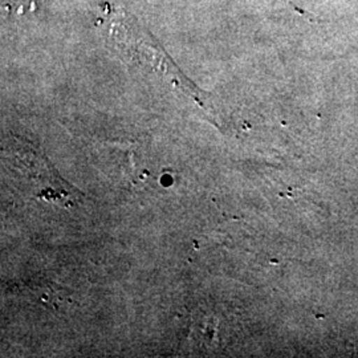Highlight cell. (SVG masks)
I'll use <instances>...</instances> for the list:
<instances>
[{
  "label": "cell",
  "mask_w": 358,
  "mask_h": 358,
  "mask_svg": "<svg viewBox=\"0 0 358 358\" xmlns=\"http://www.w3.org/2000/svg\"><path fill=\"white\" fill-rule=\"evenodd\" d=\"M28 4H34V0H7L6 7H7V10L13 8L15 13H22L28 10Z\"/></svg>",
  "instance_id": "1"
}]
</instances>
